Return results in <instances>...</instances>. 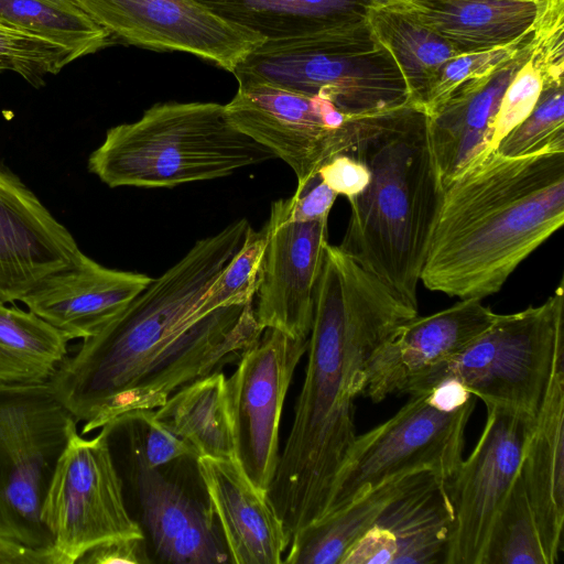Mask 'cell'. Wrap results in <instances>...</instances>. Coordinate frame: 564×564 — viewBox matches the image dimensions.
<instances>
[{"label":"cell","mask_w":564,"mask_h":564,"mask_svg":"<svg viewBox=\"0 0 564 564\" xmlns=\"http://www.w3.org/2000/svg\"><path fill=\"white\" fill-rule=\"evenodd\" d=\"M409 395L389 420L356 436L324 517L394 478L430 470L447 479L455 473L463 460L465 429L476 397L454 410H444L429 391Z\"/></svg>","instance_id":"9"},{"label":"cell","mask_w":564,"mask_h":564,"mask_svg":"<svg viewBox=\"0 0 564 564\" xmlns=\"http://www.w3.org/2000/svg\"><path fill=\"white\" fill-rule=\"evenodd\" d=\"M351 155L370 172L348 199L347 256L417 308V285L443 199L427 115L412 105L362 115Z\"/></svg>","instance_id":"4"},{"label":"cell","mask_w":564,"mask_h":564,"mask_svg":"<svg viewBox=\"0 0 564 564\" xmlns=\"http://www.w3.org/2000/svg\"><path fill=\"white\" fill-rule=\"evenodd\" d=\"M155 419L191 445L198 457L235 458V442L221 371L191 382L159 408Z\"/></svg>","instance_id":"27"},{"label":"cell","mask_w":564,"mask_h":564,"mask_svg":"<svg viewBox=\"0 0 564 564\" xmlns=\"http://www.w3.org/2000/svg\"><path fill=\"white\" fill-rule=\"evenodd\" d=\"M241 218L200 239L95 335L48 381L84 422L82 434L135 410H154L191 382L221 371L261 336L253 303L196 314L204 293L242 245Z\"/></svg>","instance_id":"1"},{"label":"cell","mask_w":564,"mask_h":564,"mask_svg":"<svg viewBox=\"0 0 564 564\" xmlns=\"http://www.w3.org/2000/svg\"><path fill=\"white\" fill-rule=\"evenodd\" d=\"M152 278L106 268L83 253L69 268L47 275L21 302L68 339L95 335L152 282Z\"/></svg>","instance_id":"21"},{"label":"cell","mask_w":564,"mask_h":564,"mask_svg":"<svg viewBox=\"0 0 564 564\" xmlns=\"http://www.w3.org/2000/svg\"><path fill=\"white\" fill-rule=\"evenodd\" d=\"M564 223V151H492L444 188L421 282L482 300Z\"/></svg>","instance_id":"3"},{"label":"cell","mask_w":564,"mask_h":564,"mask_svg":"<svg viewBox=\"0 0 564 564\" xmlns=\"http://www.w3.org/2000/svg\"><path fill=\"white\" fill-rule=\"evenodd\" d=\"M564 284L541 305L499 314L459 354L414 375L401 394L426 392L456 381L485 404L535 416L550 382L556 352L564 348Z\"/></svg>","instance_id":"7"},{"label":"cell","mask_w":564,"mask_h":564,"mask_svg":"<svg viewBox=\"0 0 564 564\" xmlns=\"http://www.w3.org/2000/svg\"><path fill=\"white\" fill-rule=\"evenodd\" d=\"M337 196L318 174H315L305 183L297 185L290 198L279 202L288 221L305 223L328 217Z\"/></svg>","instance_id":"36"},{"label":"cell","mask_w":564,"mask_h":564,"mask_svg":"<svg viewBox=\"0 0 564 564\" xmlns=\"http://www.w3.org/2000/svg\"><path fill=\"white\" fill-rule=\"evenodd\" d=\"M564 0H412L408 8L459 54L508 45L539 26Z\"/></svg>","instance_id":"24"},{"label":"cell","mask_w":564,"mask_h":564,"mask_svg":"<svg viewBox=\"0 0 564 564\" xmlns=\"http://www.w3.org/2000/svg\"><path fill=\"white\" fill-rule=\"evenodd\" d=\"M564 348L535 415L520 473L549 564L558 561L564 524Z\"/></svg>","instance_id":"23"},{"label":"cell","mask_w":564,"mask_h":564,"mask_svg":"<svg viewBox=\"0 0 564 564\" xmlns=\"http://www.w3.org/2000/svg\"><path fill=\"white\" fill-rule=\"evenodd\" d=\"M232 74L238 83L262 82L323 96L348 116L410 104L398 65L367 20L314 35L264 41Z\"/></svg>","instance_id":"6"},{"label":"cell","mask_w":564,"mask_h":564,"mask_svg":"<svg viewBox=\"0 0 564 564\" xmlns=\"http://www.w3.org/2000/svg\"><path fill=\"white\" fill-rule=\"evenodd\" d=\"M68 340L32 311L0 301V383L48 382L67 357Z\"/></svg>","instance_id":"29"},{"label":"cell","mask_w":564,"mask_h":564,"mask_svg":"<svg viewBox=\"0 0 564 564\" xmlns=\"http://www.w3.org/2000/svg\"><path fill=\"white\" fill-rule=\"evenodd\" d=\"M499 314L480 299H460L436 313L411 318L370 358L362 395L380 402L401 394L417 372L459 354L497 319Z\"/></svg>","instance_id":"19"},{"label":"cell","mask_w":564,"mask_h":564,"mask_svg":"<svg viewBox=\"0 0 564 564\" xmlns=\"http://www.w3.org/2000/svg\"><path fill=\"white\" fill-rule=\"evenodd\" d=\"M195 465L230 563H283L290 536L265 494L253 486L237 459L200 456Z\"/></svg>","instance_id":"22"},{"label":"cell","mask_w":564,"mask_h":564,"mask_svg":"<svg viewBox=\"0 0 564 564\" xmlns=\"http://www.w3.org/2000/svg\"><path fill=\"white\" fill-rule=\"evenodd\" d=\"M225 110L240 132L292 169L297 185L317 174L332 158L349 154L357 142L360 116L345 115L319 95L241 82Z\"/></svg>","instance_id":"11"},{"label":"cell","mask_w":564,"mask_h":564,"mask_svg":"<svg viewBox=\"0 0 564 564\" xmlns=\"http://www.w3.org/2000/svg\"><path fill=\"white\" fill-rule=\"evenodd\" d=\"M453 531L445 479L420 471L340 564H446Z\"/></svg>","instance_id":"17"},{"label":"cell","mask_w":564,"mask_h":564,"mask_svg":"<svg viewBox=\"0 0 564 564\" xmlns=\"http://www.w3.org/2000/svg\"><path fill=\"white\" fill-rule=\"evenodd\" d=\"M145 538H122L101 542L86 551L80 564H144L150 563Z\"/></svg>","instance_id":"38"},{"label":"cell","mask_w":564,"mask_h":564,"mask_svg":"<svg viewBox=\"0 0 564 564\" xmlns=\"http://www.w3.org/2000/svg\"><path fill=\"white\" fill-rule=\"evenodd\" d=\"M375 4V7H386V6H392V4H399V3H408L412 0H371Z\"/></svg>","instance_id":"40"},{"label":"cell","mask_w":564,"mask_h":564,"mask_svg":"<svg viewBox=\"0 0 564 564\" xmlns=\"http://www.w3.org/2000/svg\"><path fill=\"white\" fill-rule=\"evenodd\" d=\"M0 564H58L54 551L34 550L0 536Z\"/></svg>","instance_id":"39"},{"label":"cell","mask_w":564,"mask_h":564,"mask_svg":"<svg viewBox=\"0 0 564 564\" xmlns=\"http://www.w3.org/2000/svg\"><path fill=\"white\" fill-rule=\"evenodd\" d=\"M265 41L314 35L367 20L371 0H198Z\"/></svg>","instance_id":"25"},{"label":"cell","mask_w":564,"mask_h":564,"mask_svg":"<svg viewBox=\"0 0 564 564\" xmlns=\"http://www.w3.org/2000/svg\"><path fill=\"white\" fill-rule=\"evenodd\" d=\"M129 475L140 517L161 562L230 563L208 498L200 499L163 468L115 463Z\"/></svg>","instance_id":"18"},{"label":"cell","mask_w":564,"mask_h":564,"mask_svg":"<svg viewBox=\"0 0 564 564\" xmlns=\"http://www.w3.org/2000/svg\"><path fill=\"white\" fill-rule=\"evenodd\" d=\"M58 564H75L90 547L113 539L145 538L128 508L122 478L105 431L76 432L59 456L41 511Z\"/></svg>","instance_id":"10"},{"label":"cell","mask_w":564,"mask_h":564,"mask_svg":"<svg viewBox=\"0 0 564 564\" xmlns=\"http://www.w3.org/2000/svg\"><path fill=\"white\" fill-rule=\"evenodd\" d=\"M75 59L63 46L0 24V73L13 72L36 85Z\"/></svg>","instance_id":"34"},{"label":"cell","mask_w":564,"mask_h":564,"mask_svg":"<svg viewBox=\"0 0 564 564\" xmlns=\"http://www.w3.org/2000/svg\"><path fill=\"white\" fill-rule=\"evenodd\" d=\"M240 132L217 102H161L108 129L88 169L109 187H174L274 159Z\"/></svg>","instance_id":"5"},{"label":"cell","mask_w":564,"mask_h":564,"mask_svg":"<svg viewBox=\"0 0 564 564\" xmlns=\"http://www.w3.org/2000/svg\"><path fill=\"white\" fill-rule=\"evenodd\" d=\"M482 564H549L520 469L494 519Z\"/></svg>","instance_id":"31"},{"label":"cell","mask_w":564,"mask_h":564,"mask_svg":"<svg viewBox=\"0 0 564 564\" xmlns=\"http://www.w3.org/2000/svg\"><path fill=\"white\" fill-rule=\"evenodd\" d=\"M265 225L268 240L253 299L257 322L262 329L275 328L308 338L316 284L328 243V217L288 221L275 200Z\"/></svg>","instance_id":"15"},{"label":"cell","mask_w":564,"mask_h":564,"mask_svg":"<svg viewBox=\"0 0 564 564\" xmlns=\"http://www.w3.org/2000/svg\"><path fill=\"white\" fill-rule=\"evenodd\" d=\"M541 25L516 56L490 73L459 85L427 115L430 144L443 188L489 154L502 95L529 57Z\"/></svg>","instance_id":"20"},{"label":"cell","mask_w":564,"mask_h":564,"mask_svg":"<svg viewBox=\"0 0 564 564\" xmlns=\"http://www.w3.org/2000/svg\"><path fill=\"white\" fill-rule=\"evenodd\" d=\"M417 308L338 246L327 243L315 290L307 364L294 417L265 496L290 540L322 519L357 436L354 401L375 351Z\"/></svg>","instance_id":"2"},{"label":"cell","mask_w":564,"mask_h":564,"mask_svg":"<svg viewBox=\"0 0 564 564\" xmlns=\"http://www.w3.org/2000/svg\"><path fill=\"white\" fill-rule=\"evenodd\" d=\"M539 26L508 45L460 54L448 59L440 68L426 104L423 107L426 115L440 106L459 85L490 73L516 56L530 43Z\"/></svg>","instance_id":"35"},{"label":"cell","mask_w":564,"mask_h":564,"mask_svg":"<svg viewBox=\"0 0 564 564\" xmlns=\"http://www.w3.org/2000/svg\"><path fill=\"white\" fill-rule=\"evenodd\" d=\"M132 45L193 54L234 73L265 39L198 0H73Z\"/></svg>","instance_id":"14"},{"label":"cell","mask_w":564,"mask_h":564,"mask_svg":"<svg viewBox=\"0 0 564 564\" xmlns=\"http://www.w3.org/2000/svg\"><path fill=\"white\" fill-rule=\"evenodd\" d=\"M76 240L0 163V301H21L47 275L82 258Z\"/></svg>","instance_id":"16"},{"label":"cell","mask_w":564,"mask_h":564,"mask_svg":"<svg viewBox=\"0 0 564 564\" xmlns=\"http://www.w3.org/2000/svg\"><path fill=\"white\" fill-rule=\"evenodd\" d=\"M0 24L63 46L76 59L106 47L112 36L73 0H0Z\"/></svg>","instance_id":"30"},{"label":"cell","mask_w":564,"mask_h":564,"mask_svg":"<svg viewBox=\"0 0 564 564\" xmlns=\"http://www.w3.org/2000/svg\"><path fill=\"white\" fill-rule=\"evenodd\" d=\"M367 21L398 65L410 104L423 109L440 68L460 54L424 25L406 3L372 7Z\"/></svg>","instance_id":"26"},{"label":"cell","mask_w":564,"mask_h":564,"mask_svg":"<svg viewBox=\"0 0 564 564\" xmlns=\"http://www.w3.org/2000/svg\"><path fill=\"white\" fill-rule=\"evenodd\" d=\"M416 474L389 480L344 509L299 531L290 541L283 563L340 564L351 546L373 525L384 508L408 487Z\"/></svg>","instance_id":"28"},{"label":"cell","mask_w":564,"mask_h":564,"mask_svg":"<svg viewBox=\"0 0 564 564\" xmlns=\"http://www.w3.org/2000/svg\"><path fill=\"white\" fill-rule=\"evenodd\" d=\"M319 178L337 195L347 200L359 195L368 185V167L351 154H338L317 171Z\"/></svg>","instance_id":"37"},{"label":"cell","mask_w":564,"mask_h":564,"mask_svg":"<svg viewBox=\"0 0 564 564\" xmlns=\"http://www.w3.org/2000/svg\"><path fill=\"white\" fill-rule=\"evenodd\" d=\"M487 420L467 459L445 479L454 514L446 564H482L494 519L517 477L535 416L486 404Z\"/></svg>","instance_id":"13"},{"label":"cell","mask_w":564,"mask_h":564,"mask_svg":"<svg viewBox=\"0 0 564 564\" xmlns=\"http://www.w3.org/2000/svg\"><path fill=\"white\" fill-rule=\"evenodd\" d=\"M307 346L308 338L265 328L226 378L235 458L253 486L264 494L279 464L284 400Z\"/></svg>","instance_id":"12"},{"label":"cell","mask_w":564,"mask_h":564,"mask_svg":"<svg viewBox=\"0 0 564 564\" xmlns=\"http://www.w3.org/2000/svg\"><path fill=\"white\" fill-rule=\"evenodd\" d=\"M77 423L50 382L0 383V536L54 551L42 505Z\"/></svg>","instance_id":"8"},{"label":"cell","mask_w":564,"mask_h":564,"mask_svg":"<svg viewBox=\"0 0 564 564\" xmlns=\"http://www.w3.org/2000/svg\"><path fill=\"white\" fill-rule=\"evenodd\" d=\"M268 228H247L242 245L204 293L196 314L205 317L221 307L253 303Z\"/></svg>","instance_id":"33"},{"label":"cell","mask_w":564,"mask_h":564,"mask_svg":"<svg viewBox=\"0 0 564 564\" xmlns=\"http://www.w3.org/2000/svg\"><path fill=\"white\" fill-rule=\"evenodd\" d=\"M564 70H550L536 105L494 150L521 156L545 150L564 151Z\"/></svg>","instance_id":"32"}]
</instances>
